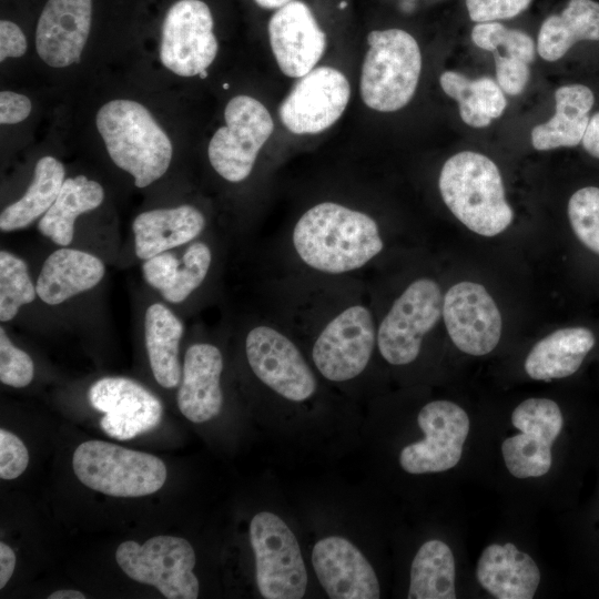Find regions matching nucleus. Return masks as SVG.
Masks as SVG:
<instances>
[{
	"label": "nucleus",
	"mask_w": 599,
	"mask_h": 599,
	"mask_svg": "<svg viewBox=\"0 0 599 599\" xmlns=\"http://www.w3.org/2000/svg\"><path fill=\"white\" fill-rule=\"evenodd\" d=\"M35 285L27 263L7 251L0 252V321L13 319L19 309L34 301Z\"/></svg>",
	"instance_id": "nucleus-33"
},
{
	"label": "nucleus",
	"mask_w": 599,
	"mask_h": 599,
	"mask_svg": "<svg viewBox=\"0 0 599 599\" xmlns=\"http://www.w3.org/2000/svg\"><path fill=\"white\" fill-rule=\"evenodd\" d=\"M483 112L491 120L499 118L507 101L499 84L491 78L481 77L473 80Z\"/></svg>",
	"instance_id": "nucleus-41"
},
{
	"label": "nucleus",
	"mask_w": 599,
	"mask_h": 599,
	"mask_svg": "<svg viewBox=\"0 0 599 599\" xmlns=\"http://www.w3.org/2000/svg\"><path fill=\"white\" fill-rule=\"evenodd\" d=\"M248 365L256 377L282 397L303 402L316 390V379L295 344L273 327L252 328L245 339Z\"/></svg>",
	"instance_id": "nucleus-15"
},
{
	"label": "nucleus",
	"mask_w": 599,
	"mask_h": 599,
	"mask_svg": "<svg viewBox=\"0 0 599 599\" xmlns=\"http://www.w3.org/2000/svg\"><path fill=\"white\" fill-rule=\"evenodd\" d=\"M212 253L203 242L187 246L181 260L170 251L144 261L145 282L170 303H181L204 281L211 266Z\"/></svg>",
	"instance_id": "nucleus-25"
},
{
	"label": "nucleus",
	"mask_w": 599,
	"mask_h": 599,
	"mask_svg": "<svg viewBox=\"0 0 599 599\" xmlns=\"http://www.w3.org/2000/svg\"><path fill=\"white\" fill-rule=\"evenodd\" d=\"M16 566V555L10 546L0 542V589L10 580Z\"/></svg>",
	"instance_id": "nucleus-45"
},
{
	"label": "nucleus",
	"mask_w": 599,
	"mask_h": 599,
	"mask_svg": "<svg viewBox=\"0 0 599 599\" xmlns=\"http://www.w3.org/2000/svg\"><path fill=\"white\" fill-rule=\"evenodd\" d=\"M497 83L507 94L521 93L529 80L528 63L509 55L495 54Z\"/></svg>",
	"instance_id": "nucleus-40"
},
{
	"label": "nucleus",
	"mask_w": 599,
	"mask_h": 599,
	"mask_svg": "<svg viewBox=\"0 0 599 599\" xmlns=\"http://www.w3.org/2000/svg\"><path fill=\"white\" fill-rule=\"evenodd\" d=\"M409 599H455V560L444 541L422 545L410 567Z\"/></svg>",
	"instance_id": "nucleus-32"
},
{
	"label": "nucleus",
	"mask_w": 599,
	"mask_h": 599,
	"mask_svg": "<svg viewBox=\"0 0 599 599\" xmlns=\"http://www.w3.org/2000/svg\"><path fill=\"white\" fill-rule=\"evenodd\" d=\"M511 423L520 433L501 445L507 469L517 478L544 476L551 467V446L564 426L558 404L528 398L514 409Z\"/></svg>",
	"instance_id": "nucleus-12"
},
{
	"label": "nucleus",
	"mask_w": 599,
	"mask_h": 599,
	"mask_svg": "<svg viewBox=\"0 0 599 599\" xmlns=\"http://www.w3.org/2000/svg\"><path fill=\"white\" fill-rule=\"evenodd\" d=\"M555 101V114L531 131V144L538 151L572 148L581 143L595 95L583 84H570L556 90Z\"/></svg>",
	"instance_id": "nucleus-26"
},
{
	"label": "nucleus",
	"mask_w": 599,
	"mask_h": 599,
	"mask_svg": "<svg viewBox=\"0 0 599 599\" xmlns=\"http://www.w3.org/2000/svg\"><path fill=\"white\" fill-rule=\"evenodd\" d=\"M314 571L332 599H377V576L362 551L347 539L329 536L312 552Z\"/></svg>",
	"instance_id": "nucleus-19"
},
{
	"label": "nucleus",
	"mask_w": 599,
	"mask_h": 599,
	"mask_svg": "<svg viewBox=\"0 0 599 599\" xmlns=\"http://www.w3.org/2000/svg\"><path fill=\"white\" fill-rule=\"evenodd\" d=\"M351 97L347 78L332 67H315L292 88L280 105L283 125L294 134H317L344 113Z\"/></svg>",
	"instance_id": "nucleus-14"
},
{
	"label": "nucleus",
	"mask_w": 599,
	"mask_h": 599,
	"mask_svg": "<svg viewBox=\"0 0 599 599\" xmlns=\"http://www.w3.org/2000/svg\"><path fill=\"white\" fill-rule=\"evenodd\" d=\"M65 170L55 158H41L34 167L32 182L24 195L0 214V230L12 232L41 219L55 201L64 182Z\"/></svg>",
	"instance_id": "nucleus-31"
},
{
	"label": "nucleus",
	"mask_w": 599,
	"mask_h": 599,
	"mask_svg": "<svg viewBox=\"0 0 599 599\" xmlns=\"http://www.w3.org/2000/svg\"><path fill=\"white\" fill-rule=\"evenodd\" d=\"M443 91L459 105L461 120L473 128H485L491 123L481 110L473 80L456 71H445L439 77Z\"/></svg>",
	"instance_id": "nucleus-36"
},
{
	"label": "nucleus",
	"mask_w": 599,
	"mask_h": 599,
	"mask_svg": "<svg viewBox=\"0 0 599 599\" xmlns=\"http://www.w3.org/2000/svg\"><path fill=\"white\" fill-rule=\"evenodd\" d=\"M581 143L591 156L599 159V112L590 118Z\"/></svg>",
	"instance_id": "nucleus-44"
},
{
	"label": "nucleus",
	"mask_w": 599,
	"mask_h": 599,
	"mask_svg": "<svg viewBox=\"0 0 599 599\" xmlns=\"http://www.w3.org/2000/svg\"><path fill=\"white\" fill-rule=\"evenodd\" d=\"M216 53L217 40L207 4L201 0L173 3L162 26L163 65L177 75L194 77L212 64Z\"/></svg>",
	"instance_id": "nucleus-11"
},
{
	"label": "nucleus",
	"mask_w": 599,
	"mask_h": 599,
	"mask_svg": "<svg viewBox=\"0 0 599 599\" xmlns=\"http://www.w3.org/2000/svg\"><path fill=\"white\" fill-rule=\"evenodd\" d=\"M88 395L92 407L104 414L100 420L102 430L119 440L146 433L162 419L160 399L131 378H100L90 387Z\"/></svg>",
	"instance_id": "nucleus-17"
},
{
	"label": "nucleus",
	"mask_w": 599,
	"mask_h": 599,
	"mask_svg": "<svg viewBox=\"0 0 599 599\" xmlns=\"http://www.w3.org/2000/svg\"><path fill=\"white\" fill-rule=\"evenodd\" d=\"M224 119L225 125L210 140L209 160L224 180L241 182L251 174L260 150L274 130V122L258 100L244 94L227 102Z\"/></svg>",
	"instance_id": "nucleus-8"
},
{
	"label": "nucleus",
	"mask_w": 599,
	"mask_h": 599,
	"mask_svg": "<svg viewBox=\"0 0 599 599\" xmlns=\"http://www.w3.org/2000/svg\"><path fill=\"white\" fill-rule=\"evenodd\" d=\"M532 0H466L469 18L475 22L509 19L525 11Z\"/></svg>",
	"instance_id": "nucleus-39"
},
{
	"label": "nucleus",
	"mask_w": 599,
	"mask_h": 599,
	"mask_svg": "<svg viewBox=\"0 0 599 599\" xmlns=\"http://www.w3.org/2000/svg\"><path fill=\"white\" fill-rule=\"evenodd\" d=\"M250 540L262 597L303 598L307 572L298 541L288 526L273 512H258L250 524Z\"/></svg>",
	"instance_id": "nucleus-7"
},
{
	"label": "nucleus",
	"mask_w": 599,
	"mask_h": 599,
	"mask_svg": "<svg viewBox=\"0 0 599 599\" xmlns=\"http://www.w3.org/2000/svg\"><path fill=\"white\" fill-rule=\"evenodd\" d=\"M72 466L83 485L114 497L151 495L166 479L165 464L159 457L103 440L80 444Z\"/></svg>",
	"instance_id": "nucleus-5"
},
{
	"label": "nucleus",
	"mask_w": 599,
	"mask_h": 599,
	"mask_svg": "<svg viewBox=\"0 0 599 599\" xmlns=\"http://www.w3.org/2000/svg\"><path fill=\"white\" fill-rule=\"evenodd\" d=\"M204 226L202 212L189 204L143 212L132 224L135 255L145 261L186 244L199 236Z\"/></svg>",
	"instance_id": "nucleus-24"
},
{
	"label": "nucleus",
	"mask_w": 599,
	"mask_h": 599,
	"mask_svg": "<svg viewBox=\"0 0 599 599\" xmlns=\"http://www.w3.org/2000/svg\"><path fill=\"white\" fill-rule=\"evenodd\" d=\"M292 240L307 266L329 274L357 270L384 247L373 217L335 202L308 209L296 222Z\"/></svg>",
	"instance_id": "nucleus-1"
},
{
	"label": "nucleus",
	"mask_w": 599,
	"mask_h": 599,
	"mask_svg": "<svg viewBox=\"0 0 599 599\" xmlns=\"http://www.w3.org/2000/svg\"><path fill=\"white\" fill-rule=\"evenodd\" d=\"M476 577L495 598L531 599L539 586L540 571L534 559L514 544H491L478 559Z\"/></svg>",
	"instance_id": "nucleus-22"
},
{
	"label": "nucleus",
	"mask_w": 599,
	"mask_h": 599,
	"mask_svg": "<svg viewBox=\"0 0 599 599\" xmlns=\"http://www.w3.org/2000/svg\"><path fill=\"white\" fill-rule=\"evenodd\" d=\"M183 331L182 322L162 303L151 304L146 308L145 347L152 374L164 388L176 387L181 380L179 346Z\"/></svg>",
	"instance_id": "nucleus-29"
},
{
	"label": "nucleus",
	"mask_w": 599,
	"mask_h": 599,
	"mask_svg": "<svg viewBox=\"0 0 599 599\" xmlns=\"http://www.w3.org/2000/svg\"><path fill=\"white\" fill-rule=\"evenodd\" d=\"M447 333L461 352L483 356L499 343L501 314L488 291L475 282H459L444 295L443 312Z\"/></svg>",
	"instance_id": "nucleus-16"
},
{
	"label": "nucleus",
	"mask_w": 599,
	"mask_h": 599,
	"mask_svg": "<svg viewBox=\"0 0 599 599\" xmlns=\"http://www.w3.org/2000/svg\"><path fill=\"white\" fill-rule=\"evenodd\" d=\"M257 6L264 9H278L292 0H254Z\"/></svg>",
	"instance_id": "nucleus-47"
},
{
	"label": "nucleus",
	"mask_w": 599,
	"mask_h": 599,
	"mask_svg": "<svg viewBox=\"0 0 599 599\" xmlns=\"http://www.w3.org/2000/svg\"><path fill=\"white\" fill-rule=\"evenodd\" d=\"M359 91L363 102L378 112H394L413 98L422 71L416 39L402 29L374 30L367 35Z\"/></svg>",
	"instance_id": "nucleus-4"
},
{
	"label": "nucleus",
	"mask_w": 599,
	"mask_h": 599,
	"mask_svg": "<svg viewBox=\"0 0 599 599\" xmlns=\"http://www.w3.org/2000/svg\"><path fill=\"white\" fill-rule=\"evenodd\" d=\"M91 18V0H48L35 33L41 60L53 68L79 62L90 33Z\"/></svg>",
	"instance_id": "nucleus-20"
},
{
	"label": "nucleus",
	"mask_w": 599,
	"mask_h": 599,
	"mask_svg": "<svg viewBox=\"0 0 599 599\" xmlns=\"http://www.w3.org/2000/svg\"><path fill=\"white\" fill-rule=\"evenodd\" d=\"M27 51V40L22 30L16 23L1 20L0 22V61L7 58L22 57Z\"/></svg>",
	"instance_id": "nucleus-43"
},
{
	"label": "nucleus",
	"mask_w": 599,
	"mask_h": 599,
	"mask_svg": "<svg viewBox=\"0 0 599 599\" xmlns=\"http://www.w3.org/2000/svg\"><path fill=\"white\" fill-rule=\"evenodd\" d=\"M29 464V453L22 440L9 430L0 429V477L14 479Z\"/></svg>",
	"instance_id": "nucleus-38"
},
{
	"label": "nucleus",
	"mask_w": 599,
	"mask_h": 599,
	"mask_svg": "<svg viewBox=\"0 0 599 599\" xmlns=\"http://www.w3.org/2000/svg\"><path fill=\"white\" fill-rule=\"evenodd\" d=\"M103 199V187L97 181L85 175L68 177L51 207L40 219L38 230L54 244L68 246L73 240L77 217L97 209Z\"/></svg>",
	"instance_id": "nucleus-30"
},
{
	"label": "nucleus",
	"mask_w": 599,
	"mask_h": 599,
	"mask_svg": "<svg viewBox=\"0 0 599 599\" xmlns=\"http://www.w3.org/2000/svg\"><path fill=\"white\" fill-rule=\"evenodd\" d=\"M31 101L23 94L11 91L0 93V122L14 124L23 121L31 112Z\"/></svg>",
	"instance_id": "nucleus-42"
},
{
	"label": "nucleus",
	"mask_w": 599,
	"mask_h": 599,
	"mask_svg": "<svg viewBox=\"0 0 599 599\" xmlns=\"http://www.w3.org/2000/svg\"><path fill=\"white\" fill-rule=\"evenodd\" d=\"M471 40L478 48L493 52L502 47L507 55L527 63L535 59V43L531 37L499 22H478L471 30Z\"/></svg>",
	"instance_id": "nucleus-34"
},
{
	"label": "nucleus",
	"mask_w": 599,
	"mask_h": 599,
	"mask_svg": "<svg viewBox=\"0 0 599 599\" xmlns=\"http://www.w3.org/2000/svg\"><path fill=\"white\" fill-rule=\"evenodd\" d=\"M417 423L424 439L402 449V468L409 474H428L455 467L469 433L466 412L453 402L434 400L420 409Z\"/></svg>",
	"instance_id": "nucleus-13"
},
{
	"label": "nucleus",
	"mask_w": 599,
	"mask_h": 599,
	"mask_svg": "<svg viewBox=\"0 0 599 599\" xmlns=\"http://www.w3.org/2000/svg\"><path fill=\"white\" fill-rule=\"evenodd\" d=\"M115 559L129 578L154 586L167 599L199 596L195 552L184 538L160 535L142 545L128 540L118 547Z\"/></svg>",
	"instance_id": "nucleus-6"
},
{
	"label": "nucleus",
	"mask_w": 599,
	"mask_h": 599,
	"mask_svg": "<svg viewBox=\"0 0 599 599\" xmlns=\"http://www.w3.org/2000/svg\"><path fill=\"white\" fill-rule=\"evenodd\" d=\"M34 366L31 357L18 348L0 328V380L2 384L22 388L33 379Z\"/></svg>",
	"instance_id": "nucleus-37"
},
{
	"label": "nucleus",
	"mask_w": 599,
	"mask_h": 599,
	"mask_svg": "<svg viewBox=\"0 0 599 599\" xmlns=\"http://www.w3.org/2000/svg\"><path fill=\"white\" fill-rule=\"evenodd\" d=\"M376 342L370 311L363 305H353L323 328L314 343L312 358L325 378L345 382L366 368Z\"/></svg>",
	"instance_id": "nucleus-10"
},
{
	"label": "nucleus",
	"mask_w": 599,
	"mask_h": 599,
	"mask_svg": "<svg viewBox=\"0 0 599 599\" xmlns=\"http://www.w3.org/2000/svg\"><path fill=\"white\" fill-rule=\"evenodd\" d=\"M268 38L280 70L290 78H301L313 70L326 48V34L301 0H292L274 12Z\"/></svg>",
	"instance_id": "nucleus-18"
},
{
	"label": "nucleus",
	"mask_w": 599,
	"mask_h": 599,
	"mask_svg": "<svg viewBox=\"0 0 599 599\" xmlns=\"http://www.w3.org/2000/svg\"><path fill=\"white\" fill-rule=\"evenodd\" d=\"M568 217L578 240L599 255V187L576 191L568 202Z\"/></svg>",
	"instance_id": "nucleus-35"
},
{
	"label": "nucleus",
	"mask_w": 599,
	"mask_h": 599,
	"mask_svg": "<svg viewBox=\"0 0 599 599\" xmlns=\"http://www.w3.org/2000/svg\"><path fill=\"white\" fill-rule=\"evenodd\" d=\"M200 77H201L202 79H204V78L206 77V70L202 71V72L200 73Z\"/></svg>",
	"instance_id": "nucleus-48"
},
{
	"label": "nucleus",
	"mask_w": 599,
	"mask_h": 599,
	"mask_svg": "<svg viewBox=\"0 0 599 599\" xmlns=\"http://www.w3.org/2000/svg\"><path fill=\"white\" fill-rule=\"evenodd\" d=\"M95 123L112 161L145 187L167 171L172 143L150 111L132 100H112L99 110Z\"/></svg>",
	"instance_id": "nucleus-3"
},
{
	"label": "nucleus",
	"mask_w": 599,
	"mask_h": 599,
	"mask_svg": "<svg viewBox=\"0 0 599 599\" xmlns=\"http://www.w3.org/2000/svg\"><path fill=\"white\" fill-rule=\"evenodd\" d=\"M104 272L103 262L95 255L61 247L45 258L35 283L37 294L45 304L59 305L97 286Z\"/></svg>",
	"instance_id": "nucleus-23"
},
{
	"label": "nucleus",
	"mask_w": 599,
	"mask_h": 599,
	"mask_svg": "<svg viewBox=\"0 0 599 599\" xmlns=\"http://www.w3.org/2000/svg\"><path fill=\"white\" fill-rule=\"evenodd\" d=\"M443 298L439 285L422 277L395 300L377 331V346L387 363L406 365L417 358L423 338L441 316Z\"/></svg>",
	"instance_id": "nucleus-9"
},
{
	"label": "nucleus",
	"mask_w": 599,
	"mask_h": 599,
	"mask_svg": "<svg viewBox=\"0 0 599 599\" xmlns=\"http://www.w3.org/2000/svg\"><path fill=\"white\" fill-rule=\"evenodd\" d=\"M223 370L221 351L207 343L191 345L184 355L177 406L189 420L201 424L221 413L223 395L220 377Z\"/></svg>",
	"instance_id": "nucleus-21"
},
{
	"label": "nucleus",
	"mask_w": 599,
	"mask_h": 599,
	"mask_svg": "<svg viewBox=\"0 0 599 599\" xmlns=\"http://www.w3.org/2000/svg\"><path fill=\"white\" fill-rule=\"evenodd\" d=\"M581 40L599 41L597 1L569 0L559 14L549 16L539 29L537 51L544 60L554 62Z\"/></svg>",
	"instance_id": "nucleus-28"
},
{
	"label": "nucleus",
	"mask_w": 599,
	"mask_h": 599,
	"mask_svg": "<svg viewBox=\"0 0 599 599\" xmlns=\"http://www.w3.org/2000/svg\"><path fill=\"white\" fill-rule=\"evenodd\" d=\"M49 599H85L87 596L78 590L63 589L52 592L48 596Z\"/></svg>",
	"instance_id": "nucleus-46"
},
{
	"label": "nucleus",
	"mask_w": 599,
	"mask_h": 599,
	"mask_svg": "<svg viewBox=\"0 0 599 599\" xmlns=\"http://www.w3.org/2000/svg\"><path fill=\"white\" fill-rule=\"evenodd\" d=\"M441 199L470 231L487 237L498 235L511 223L500 171L488 156L463 151L450 156L438 179Z\"/></svg>",
	"instance_id": "nucleus-2"
},
{
	"label": "nucleus",
	"mask_w": 599,
	"mask_h": 599,
	"mask_svg": "<svg viewBox=\"0 0 599 599\" xmlns=\"http://www.w3.org/2000/svg\"><path fill=\"white\" fill-rule=\"evenodd\" d=\"M596 338L586 327H565L540 339L525 361V370L536 380L549 382L575 374Z\"/></svg>",
	"instance_id": "nucleus-27"
}]
</instances>
